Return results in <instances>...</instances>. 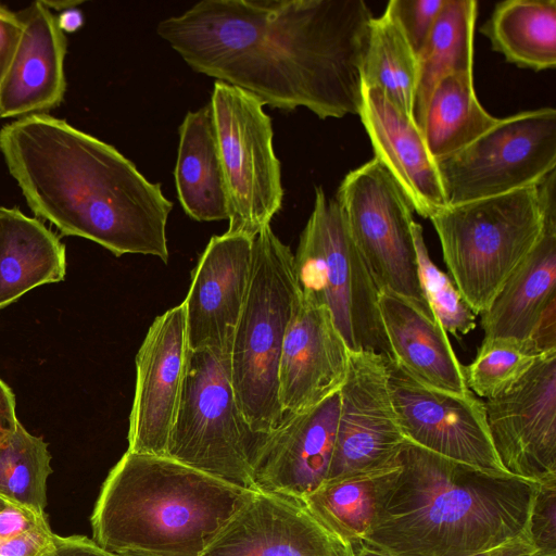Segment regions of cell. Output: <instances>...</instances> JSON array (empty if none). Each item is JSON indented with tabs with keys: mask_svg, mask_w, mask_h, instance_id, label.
Segmentation results:
<instances>
[{
	"mask_svg": "<svg viewBox=\"0 0 556 556\" xmlns=\"http://www.w3.org/2000/svg\"><path fill=\"white\" fill-rule=\"evenodd\" d=\"M529 534L513 539L497 547L471 556H535Z\"/></svg>",
	"mask_w": 556,
	"mask_h": 556,
	"instance_id": "60d3db41",
	"label": "cell"
},
{
	"mask_svg": "<svg viewBox=\"0 0 556 556\" xmlns=\"http://www.w3.org/2000/svg\"><path fill=\"white\" fill-rule=\"evenodd\" d=\"M378 300L392 363L425 386L459 394L471 392L464 365L427 302L387 289L379 290Z\"/></svg>",
	"mask_w": 556,
	"mask_h": 556,
	"instance_id": "603a6c76",
	"label": "cell"
},
{
	"mask_svg": "<svg viewBox=\"0 0 556 556\" xmlns=\"http://www.w3.org/2000/svg\"><path fill=\"white\" fill-rule=\"evenodd\" d=\"M299 292L326 307L353 352L392 359L379 311V290L334 198L315 188L313 211L293 254Z\"/></svg>",
	"mask_w": 556,
	"mask_h": 556,
	"instance_id": "52a82bcc",
	"label": "cell"
},
{
	"mask_svg": "<svg viewBox=\"0 0 556 556\" xmlns=\"http://www.w3.org/2000/svg\"><path fill=\"white\" fill-rule=\"evenodd\" d=\"M354 556H391L390 554L358 541L353 543Z\"/></svg>",
	"mask_w": 556,
	"mask_h": 556,
	"instance_id": "7bdbcfd3",
	"label": "cell"
},
{
	"mask_svg": "<svg viewBox=\"0 0 556 556\" xmlns=\"http://www.w3.org/2000/svg\"><path fill=\"white\" fill-rule=\"evenodd\" d=\"M65 245L36 218L0 206V309L24 293L65 277Z\"/></svg>",
	"mask_w": 556,
	"mask_h": 556,
	"instance_id": "cb8c5ba5",
	"label": "cell"
},
{
	"mask_svg": "<svg viewBox=\"0 0 556 556\" xmlns=\"http://www.w3.org/2000/svg\"><path fill=\"white\" fill-rule=\"evenodd\" d=\"M504 469L534 483L556 480V351L543 354L510 391L484 402Z\"/></svg>",
	"mask_w": 556,
	"mask_h": 556,
	"instance_id": "5bb4252c",
	"label": "cell"
},
{
	"mask_svg": "<svg viewBox=\"0 0 556 556\" xmlns=\"http://www.w3.org/2000/svg\"><path fill=\"white\" fill-rule=\"evenodd\" d=\"M445 0H391L387 4L417 58L425 47Z\"/></svg>",
	"mask_w": 556,
	"mask_h": 556,
	"instance_id": "836d02e7",
	"label": "cell"
},
{
	"mask_svg": "<svg viewBox=\"0 0 556 556\" xmlns=\"http://www.w3.org/2000/svg\"><path fill=\"white\" fill-rule=\"evenodd\" d=\"M536 189L544 218L541 237L481 314L483 339L532 343L544 316L556 307V170Z\"/></svg>",
	"mask_w": 556,
	"mask_h": 556,
	"instance_id": "ffe728a7",
	"label": "cell"
},
{
	"mask_svg": "<svg viewBox=\"0 0 556 556\" xmlns=\"http://www.w3.org/2000/svg\"><path fill=\"white\" fill-rule=\"evenodd\" d=\"M17 422L15 396L0 378V443L14 431Z\"/></svg>",
	"mask_w": 556,
	"mask_h": 556,
	"instance_id": "ab89813d",
	"label": "cell"
},
{
	"mask_svg": "<svg viewBox=\"0 0 556 556\" xmlns=\"http://www.w3.org/2000/svg\"><path fill=\"white\" fill-rule=\"evenodd\" d=\"M17 14L22 34L0 81V118L47 114L62 103L66 90L67 39L58 16L43 1Z\"/></svg>",
	"mask_w": 556,
	"mask_h": 556,
	"instance_id": "44dd1931",
	"label": "cell"
},
{
	"mask_svg": "<svg viewBox=\"0 0 556 556\" xmlns=\"http://www.w3.org/2000/svg\"><path fill=\"white\" fill-rule=\"evenodd\" d=\"M56 536L47 519L20 536L0 542V556H40Z\"/></svg>",
	"mask_w": 556,
	"mask_h": 556,
	"instance_id": "d590c367",
	"label": "cell"
},
{
	"mask_svg": "<svg viewBox=\"0 0 556 556\" xmlns=\"http://www.w3.org/2000/svg\"><path fill=\"white\" fill-rule=\"evenodd\" d=\"M362 81L363 87L382 91L397 109L413 118L418 58L387 8L382 15L371 20Z\"/></svg>",
	"mask_w": 556,
	"mask_h": 556,
	"instance_id": "f1b7e54d",
	"label": "cell"
},
{
	"mask_svg": "<svg viewBox=\"0 0 556 556\" xmlns=\"http://www.w3.org/2000/svg\"><path fill=\"white\" fill-rule=\"evenodd\" d=\"M253 492L126 451L102 484L92 540L113 556H201Z\"/></svg>",
	"mask_w": 556,
	"mask_h": 556,
	"instance_id": "277c9868",
	"label": "cell"
},
{
	"mask_svg": "<svg viewBox=\"0 0 556 556\" xmlns=\"http://www.w3.org/2000/svg\"><path fill=\"white\" fill-rule=\"evenodd\" d=\"M0 152L31 212L63 236L168 262L173 202L113 146L38 114L1 128Z\"/></svg>",
	"mask_w": 556,
	"mask_h": 556,
	"instance_id": "7a4b0ae2",
	"label": "cell"
},
{
	"mask_svg": "<svg viewBox=\"0 0 556 556\" xmlns=\"http://www.w3.org/2000/svg\"><path fill=\"white\" fill-rule=\"evenodd\" d=\"M528 532L535 556H556V480L539 484Z\"/></svg>",
	"mask_w": 556,
	"mask_h": 556,
	"instance_id": "e575fe53",
	"label": "cell"
},
{
	"mask_svg": "<svg viewBox=\"0 0 556 556\" xmlns=\"http://www.w3.org/2000/svg\"><path fill=\"white\" fill-rule=\"evenodd\" d=\"M113 556V555H112Z\"/></svg>",
	"mask_w": 556,
	"mask_h": 556,
	"instance_id": "bcb514c9",
	"label": "cell"
},
{
	"mask_svg": "<svg viewBox=\"0 0 556 556\" xmlns=\"http://www.w3.org/2000/svg\"><path fill=\"white\" fill-rule=\"evenodd\" d=\"M334 199L378 290L427 302L412 233L414 210L387 168L372 157L345 175Z\"/></svg>",
	"mask_w": 556,
	"mask_h": 556,
	"instance_id": "8fae6325",
	"label": "cell"
},
{
	"mask_svg": "<svg viewBox=\"0 0 556 556\" xmlns=\"http://www.w3.org/2000/svg\"><path fill=\"white\" fill-rule=\"evenodd\" d=\"M21 34L22 22L17 12L0 3V81L12 61Z\"/></svg>",
	"mask_w": 556,
	"mask_h": 556,
	"instance_id": "74e56055",
	"label": "cell"
},
{
	"mask_svg": "<svg viewBox=\"0 0 556 556\" xmlns=\"http://www.w3.org/2000/svg\"><path fill=\"white\" fill-rule=\"evenodd\" d=\"M339 391L313 408L287 414L266 434L253 463L255 491L302 500L326 481L337 433Z\"/></svg>",
	"mask_w": 556,
	"mask_h": 556,
	"instance_id": "ac0fdd59",
	"label": "cell"
},
{
	"mask_svg": "<svg viewBox=\"0 0 556 556\" xmlns=\"http://www.w3.org/2000/svg\"><path fill=\"white\" fill-rule=\"evenodd\" d=\"M58 24L64 33H73L83 26L84 15L77 7L72 8L61 12Z\"/></svg>",
	"mask_w": 556,
	"mask_h": 556,
	"instance_id": "b9f144b4",
	"label": "cell"
},
{
	"mask_svg": "<svg viewBox=\"0 0 556 556\" xmlns=\"http://www.w3.org/2000/svg\"><path fill=\"white\" fill-rule=\"evenodd\" d=\"M253 258V238L225 232L213 236L191 273L184 300L189 350L229 354L245 300Z\"/></svg>",
	"mask_w": 556,
	"mask_h": 556,
	"instance_id": "e0dca14e",
	"label": "cell"
},
{
	"mask_svg": "<svg viewBox=\"0 0 556 556\" xmlns=\"http://www.w3.org/2000/svg\"><path fill=\"white\" fill-rule=\"evenodd\" d=\"M372 18L363 0H202L156 34L192 71L326 119L358 115Z\"/></svg>",
	"mask_w": 556,
	"mask_h": 556,
	"instance_id": "6da1fadb",
	"label": "cell"
},
{
	"mask_svg": "<svg viewBox=\"0 0 556 556\" xmlns=\"http://www.w3.org/2000/svg\"><path fill=\"white\" fill-rule=\"evenodd\" d=\"M175 187L185 213L197 222L228 219V200L211 106L189 111L179 126Z\"/></svg>",
	"mask_w": 556,
	"mask_h": 556,
	"instance_id": "d4e9b609",
	"label": "cell"
},
{
	"mask_svg": "<svg viewBox=\"0 0 556 556\" xmlns=\"http://www.w3.org/2000/svg\"><path fill=\"white\" fill-rule=\"evenodd\" d=\"M430 220L452 280L481 315L539 241L544 218L535 185L446 206Z\"/></svg>",
	"mask_w": 556,
	"mask_h": 556,
	"instance_id": "8992f818",
	"label": "cell"
},
{
	"mask_svg": "<svg viewBox=\"0 0 556 556\" xmlns=\"http://www.w3.org/2000/svg\"><path fill=\"white\" fill-rule=\"evenodd\" d=\"M389 386L405 439L477 469L510 476L500 463L486 422L484 402L425 386L389 361Z\"/></svg>",
	"mask_w": 556,
	"mask_h": 556,
	"instance_id": "4fadbf2b",
	"label": "cell"
},
{
	"mask_svg": "<svg viewBox=\"0 0 556 556\" xmlns=\"http://www.w3.org/2000/svg\"><path fill=\"white\" fill-rule=\"evenodd\" d=\"M437 166L448 206L535 186L556 170V110L498 118L475 141L438 160Z\"/></svg>",
	"mask_w": 556,
	"mask_h": 556,
	"instance_id": "30bf717a",
	"label": "cell"
},
{
	"mask_svg": "<svg viewBox=\"0 0 556 556\" xmlns=\"http://www.w3.org/2000/svg\"><path fill=\"white\" fill-rule=\"evenodd\" d=\"M476 0H445L433 29L418 54V83L413 118L421 129L435 86L446 76L472 72Z\"/></svg>",
	"mask_w": 556,
	"mask_h": 556,
	"instance_id": "4316f807",
	"label": "cell"
},
{
	"mask_svg": "<svg viewBox=\"0 0 556 556\" xmlns=\"http://www.w3.org/2000/svg\"><path fill=\"white\" fill-rule=\"evenodd\" d=\"M497 119L480 104L472 72H459L444 77L435 86L421 131L430 154L438 161L475 141Z\"/></svg>",
	"mask_w": 556,
	"mask_h": 556,
	"instance_id": "83f0119b",
	"label": "cell"
},
{
	"mask_svg": "<svg viewBox=\"0 0 556 556\" xmlns=\"http://www.w3.org/2000/svg\"><path fill=\"white\" fill-rule=\"evenodd\" d=\"M375 156L393 176L413 210L430 219L447 205L437 161L421 129L377 88L363 87L358 111Z\"/></svg>",
	"mask_w": 556,
	"mask_h": 556,
	"instance_id": "7402d4cb",
	"label": "cell"
},
{
	"mask_svg": "<svg viewBox=\"0 0 556 556\" xmlns=\"http://www.w3.org/2000/svg\"><path fill=\"white\" fill-rule=\"evenodd\" d=\"M201 556H354L302 500L254 491Z\"/></svg>",
	"mask_w": 556,
	"mask_h": 556,
	"instance_id": "2e32d148",
	"label": "cell"
},
{
	"mask_svg": "<svg viewBox=\"0 0 556 556\" xmlns=\"http://www.w3.org/2000/svg\"><path fill=\"white\" fill-rule=\"evenodd\" d=\"M539 484L494 475L409 441L362 542L391 556H471L529 534Z\"/></svg>",
	"mask_w": 556,
	"mask_h": 556,
	"instance_id": "3957f363",
	"label": "cell"
},
{
	"mask_svg": "<svg viewBox=\"0 0 556 556\" xmlns=\"http://www.w3.org/2000/svg\"><path fill=\"white\" fill-rule=\"evenodd\" d=\"M51 455L41 437L30 434L18 421L0 443V496L13 505L46 515L47 479Z\"/></svg>",
	"mask_w": 556,
	"mask_h": 556,
	"instance_id": "4dcf8cb0",
	"label": "cell"
},
{
	"mask_svg": "<svg viewBox=\"0 0 556 556\" xmlns=\"http://www.w3.org/2000/svg\"><path fill=\"white\" fill-rule=\"evenodd\" d=\"M208 104L227 192V232L254 238L283 200L271 118L254 96L219 80Z\"/></svg>",
	"mask_w": 556,
	"mask_h": 556,
	"instance_id": "9c48e42d",
	"label": "cell"
},
{
	"mask_svg": "<svg viewBox=\"0 0 556 556\" xmlns=\"http://www.w3.org/2000/svg\"><path fill=\"white\" fill-rule=\"evenodd\" d=\"M542 355L531 342L483 339L473 361L464 366L467 387L486 400L502 396L521 381Z\"/></svg>",
	"mask_w": 556,
	"mask_h": 556,
	"instance_id": "1f68e13d",
	"label": "cell"
},
{
	"mask_svg": "<svg viewBox=\"0 0 556 556\" xmlns=\"http://www.w3.org/2000/svg\"><path fill=\"white\" fill-rule=\"evenodd\" d=\"M298 295L293 253L266 226L253 238L250 282L228 354L237 402L256 433H270L283 418L278 370Z\"/></svg>",
	"mask_w": 556,
	"mask_h": 556,
	"instance_id": "5b68a950",
	"label": "cell"
},
{
	"mask_svg": "<svg viewBox=\"0 0 556 556\" xmlns=\"http://www.w3.org/2000/svg\"><path fill=\"white\" fill-rule=\"evenodd\" d=\"M334 447L326 480L381 469L396 463L407 441L389 386V359L350 351Z\"/></svg>",
	"mask_w": 556,
	"mask_h": 556,
	"instance_id": "7c38bea8",
	"label": "cell"
},
{
	"mask_svg": "<svg viewBox=\"0 0 556 556\" xmlns=\"http://www.w3.org/2000/svg\"><path fill=\"white\" fill-rule=\"evenodd\" d=\"M9 504H11V503H9L7 500H4L3 497L0 496V510H2Z\"/></svg>",
	"mask_w": 556,
	"mask_h": 556,
	"instance_id": "f6af8a7d",
	"label": "cell"
},
{
	"mask_svg": "<svg viewBox=\"0 0 556 556\" xmlns=\"http://www.w3.org/2000/svg\"><path fill=\"white\" fill-rule=\"evenodd\" d=\"M50 10L65 11L72 8H76L81 1H43Z\"/></svg>",
	"mask_w": 556,
	"mask_h": 556,
	"instance_id": "ee69618b",
	"label": "cell"
},
{
	"mask_svg": "<svg viewBox=\"0 0 556 556\" xmlns=\"http://www.w3.org/2000/svg\"><path fill=\"white\" fill-rule=\"evenodd\" d=\"M396 463L377 470L326 480L303 502L340 536L352 544L362 541L371 526L383 481Z\"/></svg>",
	"mask_w": 556,
	"mask_h": 556,
	"instance_id": "f546056e",
	"label": "cell"
},
{
	"mask_svg": "<svg viewBox=\"0 0 556 556\" xmlns=\"http://www.w3.org/2000/svg\"><path fill=\"white\" fill-rule=\"evenodd\" d=\"M412 233L420 286L429 306L446 332L453 336L469 333L476 328L477 315L466 303L452 278L430 258L421 225L414 222Z\"/></svg>",
	"mask_w": 556,
	"mask_h": 556,
	"instance_id": "d6a6232c",
	"label": "cell"
},
{
	"mask_svg": "<svg viewBox=\"0 0 556 556\" xmlns=\"http://www.w3.org/2000/svg\"><path fill=\"white\" fill-rule=\"evenodd\" d=\"M481 33L509 63L535 72L556 67V0L498 2Z\"/></svg>",
	"mask_w": 556,
	"mask_h": 556,
	"instance_id": "484cf974",
	"label": "cell"
},
{
	"mask_svg": "<svg viewBox=\"0 0 556 556\" xmlns=\"http://www.w3.org/2000/svg\"><path fill=\"white\" fill-rule=\"evenodd\" d=\"M349 353L329 311L299 292L278 370L282 414L308 410L338 392L345 380Z\"/></svg>",
	"mask_w": 556,
	"mask_h": 556,
	"instance_id": "d6986e66",
	"label": "cell"
},
{
	"mask_svg": "<svg viewBox=\"0 0 556 556\" xmlns=\"http://www.w3.org/2000/svg\"><path fill=\"white\" fill-rule=\"evenodd\" d=\"M265 437L251 429L239 407L228 354L189 350L166 456L228 484L255 491L253 463Z\"/></svg>",
	"mask_w": 556,
	"mask_h": 556,
	"instance_id": "ba28073f",
	"label": "cell"
},
{
	"mask_svg": "<svg viewBox=\"0 0 556 556\" xmlns=\"http://www.w3.org/2000/svg\"><path fill=\"white\" fill-rule=\"evenodd\" d=\"M40 556H112L92 539L85 535H58L53 544Z\"/></svg>",
	"mask_w": 556,
	"mask_h": 556,
	"instance_id": "f35d334b",
	"label": "cell"
},
{
	"mask_svg": "<svg viewBox=\"0 0 556 556\" xmlns=\"http://www.w3.org/2000/svg\"><path fill=\"white\" fill-rule=\"evenodd\" d=\"M188 355L185 306L180 303L154 319L136 355L127 451L166 456Z\"/></svg>",
	"mask_w": 556,
	"mask_h": 556,
	"instance_id": "9a60e30c",
	"label": "cell"
},
{
	"mask_svg": "<svg viewBox=\"0 0 556 556\" xmlns=\"http://www.w3.org/2000/svg\"><path fill=\"white\" fill-rule=\"evenodd\" d=\"M47 519V515H38L21 506L9 504L0 510V541L20 536Z\"/></svg>",
	"mask_w": 556,
	"mask_h": 556,
	"instance_id": "8d00e7d4",
	"label": "cell"
}]
</instances>
